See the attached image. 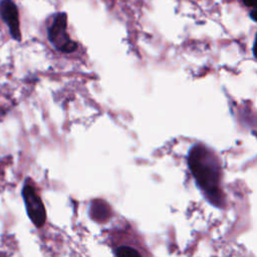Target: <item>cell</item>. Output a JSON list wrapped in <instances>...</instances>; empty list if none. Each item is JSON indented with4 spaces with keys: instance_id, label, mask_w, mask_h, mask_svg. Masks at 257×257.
<instances>
[{
    "instance_id": "6",
    "label": "cell",
    "mask_w": 257,
    "mask_h": 257,
    "mask_svg": "<svg viewBox=\"0 0 257 257\" xmlns=\"http://www.w3.org/2000/svg\"><path fill=\"white\" fill-rule=\"evenodd\" d=\"M113 254L118 257H132V256L140 257V256H142V254L138 250H136L130 246H118L113 250Z\"/></svg>"
},
{
    "instance_id": "8",
    "label": "cell",
    "mask_w": 257,
    "mask_h": 257,
    "mask_svg": "<svg viewBox=\"0 0 257 257\" xmlns=\"http://www.w3.org/2000/svg\"><path fill=\"white\" fill-rule=\"evenodd\" d=\"M255 13H256V10H255V7H253V9H252V10L250 11V13H249V16H250V18L252 19V21H254V22H256Z\"/></svg>"
},
{
    "instance_id": "7",
    "label": "cell",
    "mask_w": 257,
    "mask_h": 257,
    "mask_svg": "<svg viewBox=\"0 0 257 257\" xmlns=\"http://www.w3.org/2000/svg\"><path fill=\"white\" fill-rule=\"evenodd\" d=\"M256 1H257V0H242L243 4H244L246 7H255Z\"/></svg>"
},
{
    "instance_id": "3",
    "label": "cell",
    "mask_w": 257,
    "mask_h": 257,
    "mask_svg": "<svg viewBox=\"0 0 257 257\" xmlns=\"http://www.w3.org/2000/svg\"><path fill=\"white\" fill-rule=\"evenodd\" d=\"M21 196L29 220L36 228H41L46 222V210L30 178L25 179L21 190Z\"/></svg>"
},
{
    "instance_id": "5",
    "label": "cell",
    "mask_w": 257,
    "mask_h": 257,
    "mask_svg": "<svg viewBox=\"0 0 257 257\" xmlns=\"http://www.w3.org/2000/svg\"><path fill=\"white\" fill-rule=\"evenodd\" d=\"M111 214L110 207L103 200H93L89 206V216L90 218L97 222L102 223L109 219Z\"/></svg>"
},
{
    "instance_id": "4",
    "label": "cell",
    "mask_w": 257,
    "mask_h": 257,
    "mask_svg": "<svg viewBox=\"0 0 257 257\" xmlns=\"http://www.w3.org/2000/svg\"><path fill=\"white\" fill-rule=\"evenodd\" d=\"M0 16L3 22L7 25L10 36L15 41H21V30L19 21L18 8L13 0L0 1Z\"/></svg>"
},
{
    "instance_id": "1",
    "label": "cell",
    "mask_w": 257,
    "mask_h": 257,
    "mask_svg": "<svg viewBox=\"0 0 257 257\" xmlns=\"http://www.w3.org/2000/svg\"><path fill=\"white\" fill-rule=\"evenodd\" d=\"M188 166L198 188L215 207H222V170L217 155L202 144L193 146L188 154Z\"/></svg>"
},
{
    "instance_id": "9",
    "label": "cell",
    "mask_w": 257,
    "mask_h": 257,
    "mask_svg": "<svg viewBox=\"0 0 257 257\" xmlns=\"http://www.w3.org/2000/svg\"><path fill=\"white\" fill-rule=\"evenodd\" d=\"M255 45H256V39H254L253 47H252V50H253V56H254V57H256V53H255Z\"/></svg>"
},
{
    "instance_id": "2",
    "label": "cell",
    "mask_w": 257,
    "mask_h": 257,
    "mask_svg": "<svg viewBox=\"0 0 257 257\" xmlns=\"http://www.w3.org/2000/svg\"><path fill=\"white\" fill-rule=\"evenodd\" d=\"M47 38L51 45L62 53H71L77 49V43L67 33V14L58 12L54 14L47 27Z\"/></svg>"
}]
</instances>
